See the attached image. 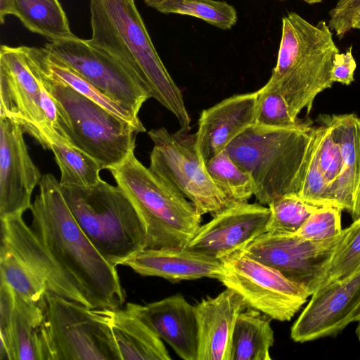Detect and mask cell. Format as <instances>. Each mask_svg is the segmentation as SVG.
Returning <instances> with one entry per match:
<instances>
[{
    "instance_id": "9c48e42d",
    "label": "cell",
    "mask_w": 360,
    "mask_h": 360,
    "mask_svg": "<svg viewBox=\"0 0 360 360\" xmlns=\"http://www.w3.org/2000/svg\"><path fill=\"white\" fill-rule=\"evenodd\" d=\"M148 134L153 142L149 169L191 201L200 215H212L235 204L210 177L198 152L195 134L160 127Z\"/></svg>"
},
{
    "instance_id": "7402d4cb",
    "label": "cell",
    "mask_w": 360,
    "mask_h": 360,
    "mask_svg": "<svg viewBox=\"0 0 360 360\" xmlns=\"http://www.w3.org/2000/svg\"><path fill=\"white\" fill-rule=\"evenodd\" d=\"M43 320L42 301L29 302L15 295L8 328L0 333V360H44Z\"/></svg>"
},
{
    "instance_id": "9a60e30c",
    "label": "cell",
    "mask_w": 360,
    "mask_h": 360,
    "mask_svg": "<svg viewBox=\"0 0 360 360\" xmlns=\"http://www.w3.org/2000/svg\"><path fill=\"white\" fill-rule=\"evenodd\" d=\"M212 216L209 222L200 226L186 248L221 259L244 249L267 232L271 211L260 203L244 202L233 204Z\"/></svg>"
},
{
    "instance_id": "4316f807",
    "label": "cell",
    "mask_w": 360,
    "mask_h": 360,
    "mask_svg": "<svg viewBox=\"0 0 360 360\" xmlns=\"http://www.w3.org/2000/svg\"><path fill=\"white\" fill-rule=\"evenodd\" d=\"M312 148L321 171L332 195L335 207L347 212V205L342 189L344 161L338 143L330 128L325 124L314 126Z\"/></svg>"
},
{
    "instance_id": "d4e9b609",
    "label": "cell",
    "mask_w": 360,
    "mask_h": 360,
    "mask_svg": "<svg viewBox=\"0 0 360 360\" xmlns=\"http://www.w3.org/2000/svg\"><path fill=\"white\" fill-rule=\"evenodd\" d=\"M271 318L261 311L247 307L241 311L233 328L230 360H271L274 345Z\"/></svg>"
},
{
    "instance_id": "f546056e",
    "label": "cell",
    "mask_w": 360,
    "mask_h": 360,
    "mask_svg": "<svg viewBox=\"0 0 360 360\" xmlns=\"http://www.w3.org/2000/svg\"><path fill=\"white\" fill-rule=\"evenodd\" d=\"M154 8L165 14L199 18L224 30L231 29L238 20L236 8L221 0H161Z\"/></svg>"
},
{
    "instance_id": "836d02e7",
    "label": "cell",
    "mask_w": 360,
    "mask_h": 360,
    "mask_svg": "<svg viewBox=\"0 0 360 360\" xmlns=\"http://www.w3.org/2000/svg\"><path fill=\"white\" fill-rule=\"evenodd\" d=\"M300 120L291 117L287 103L269 80L256 91L255 124L267 127H287Z\"/></svg>"
},
{
    "instance_id": "f35d334b",
    "label": "cell",
    "mask_w": 360,
    "mask_h": 360,
    "mask_svg": "<svg viewBox=\"0 0 360 360\" xmlns=\"http://www.w3.org/2000/svg\"><path fill=\"white\" fill-rule=\"evenodd\" d=\"M13 0H0V22L4 24L8 15H13Z\"/></svg>"
},
{
    "instance_id": "52a82bcc",
    "label": "cell",
    "mask_w": 360,
    "mask_h": 360,
    "mask_svg": "<svg viewBox=\"0 0 360 360\" xmlns=\"http://www.w3.org/2000/svg\"><path fill=\"white\" fill-rule=\"evenodd\" d=\"M28 60L53 97L60 131L70 145L94 158L102 169L120 163L134 151L140 133L136 127Z\"/></svg>"
},
{
    "instance_id": "2e32d148",
    "label": "cell",
    "mask_w": 360,
    "mask_h": 360,
    "mask_svg": "<svg viewBox=\"0 0 360 360\" xmlns=\"http://www.w3.org/2000/svg\"><path fill=\"white\" fill-rule=\"evenodd\" d=\"M23 132L18 122L0 117V219L30 210L32 192L42 177Z\"/></svg>"
},
{
    "instance_id": "277c9868",
    "label": "cell",
    "mask_w": 360,
    "mask_h": 360,
    "mask_svg": "<svg viewBox=\"0 0 360 360\" xmlns=\"http://www.w3.org/2000/svg\"><path fill=\"white\" fill-rule=\"evenodd\" d=\"M340 53L324 20L314 25L295 12L282 18L277 61L269 81L284 97L293 120L305 108L308 115L316 96L331 88V69Z\"/></svg>"
},
{
    "instance_id": "b9f144b4",
    "label": "cell",
    "mask_w": 360,
    "mask_h": 360,
    "mask_svg": "<svg viewBox=\"0 0 360 360\" xmlns=\"http://www.w3.org/2000/svg\"><path fill=\"white\" fill-rule=\"evenodd\" d=\"M309 4H316V3H320L321 2L322 0H302Z\"/></svg>"
},
{
    "instance_id": "d590c367",
    "label": "cell",
    "mask_w": 360,
    "mask_h": 360,
    "mask_svg": "<svg viewBox=\"0 0 360 360\" xmlns=\"http://www.w3.org/2000/svg\"><path fill=\"white\" fill-rule=\"evenodd\" d=\"M341 210L334 207L316 210L294 234L311 240H323L341 233Z\"/></svg>"
},
{
    "instance_id": "d6986e66",
    "label": "cell",
    "mask_w": 360,
    "mask_h": 360,
    "mask_svg": "<svg viewBox=\"0 0 360 360\" xmlns=\"http://www.w3.org/2000/svg\"><path fill=\"white\" fill-rule=\"evenodd\" d=\"M123 266L143 276H156L171 281L210 278L220 280L221 259L191 251L186 248H145L127 260Z\"/></svg>"
},
{
    "instance_id": "e575fe53",
    "label": "cell",
    "mask_w": 360,
    "mask_h": 360,
    "mask_svg": "<svg viewBox=\"0 0 360 360\" xmlns=\"http://www.w3.org/2000/svg\"><path fill=\"white\" fill-rule=\"evenodd\" d=\"M298 195L307 203L317 207H335L327 181L321 171L313 151L312 139Z\"/></svg>"
},
{
    "instance_id": "4dcf8cb0",
    "label": "cell",
    "mask_w": 360,
    "mask_h": 360,
    "mask_svg": "<svg viewBox=\"0 0 360 360\" xmlns=\"http://www.w3.org/2000/svg\"><path fill=\"white\" fill-rule=\"evenodd\" d=\"M205 167L213 181L232 202H248L254 195L252 176L233 162L226 150L210 160Z\"/></svg>"
},
{
    "instance_id": "8d00e7d4",
    "label": "cell",
    "mask_w": 360,
    "mask_h": 360,
    "mask_svg": "<svg viewBox=\"0 0 360 360\" xmlns=\"http://www.w3.org/2000/svg\"><path fill=\"white\" fill-rule=\"evenodd\" d=\"M360 12V0H338L329 12L328 25L341 39L352 27V21Z\"/></svg>"
},
{
    "instance_id": "f1b7e54d",
    "label": "cell",
    "mask_w": 360,
    "mask_h": 360,
    "mask_svg": "<svg viewBox=\"0 0 360 360\" xmlns=\"http://www.w3.org/2000/svg\"><path fill=\"white\" fill-rule=\"evenodd\" d=\"M60 171V185L91 186L101 179L98 162L82 150L64 142L51 143L49 148Z\"/></svg>"
},
{
    "instance_id": "5b68a950",
    "label": "cell",
    "mask_w": 360,
    "mask_h": 360,
    "mask_svg": "<svg viewBox=\"0 0 360 360\" xmlns=\"http://www.w3.org/2000/svg\"><path fill=\"white\" fill-rule=\"evenodd\" d=\"M77 224L102 257L117 266L147 248L144 224L118 186L101 179L91 186L60 185Z\"/></svg>"
},
{
    "instance_id": "484cf974",
    "label": "cell",
    "mask_w": 360,
    "mask_h": 360,
    "mask_svg": "<svg viewBox=\"0 0 360 360\" xmlns=\"http://www.w3.org/2000/svg\"><path fill=\"white\" fill-rule=\"evenodd\" d=\"M13 15L28 30L49 41L76 37L58 0H13Z\"/></svg>"
},
{
    "instance_id": "4fadbf2b",
    "label": "cell",
    "mask_w": 360,
    "mask_h": 360,
    "mask_svg": "<svg viewBox=\"0 0 360 360\" xmlns=\"http://www.w3.org/2000/svg\"><path fill=\"white\" fill-rule=\"evenodd\" d=\"M40 82L32 70L25 46L0 49V117L18 122L25 132L47 149L62 136L48 127L41 108Z\"/></svg>"
},
{
    "instance_id": "603a6c76",
    "label": "cell",
    "mask_w": 360,
    "mask_h": 360,
    "mask_svg": "<svg viewBox=\"0 0 360 360\" xmlns=\"http://www.w3.org/2000/svg\"><path fill=\"white\" fill-rule=\"evenodd\" d=\"M317 122L328 126L344 161L342 189L354 221L360 218V117L354 113L319 115Z\"/></svg>"
},
{
    "instance_id": "44dd1931",
    "label": "cell",
    "mask_w": 360,
    "mask_h": 360,
    "mask_svg": "<svg viewBox=\"0 0 360 360\" xmlns=\"http://www.w3.org/2000/svg\"><path fill=\"white\" fill-rule=\"evenodd\" d=\"M110 328L120 360H170L163 340L146 317L143 305L129 302L110 310Z\"/></svg>"
},
{
    "instance_id": "8fae6325",
    "label": "cell",
    "mask_w": 360,
    "mask_h": 360,
    "mask_svg": "<svg viewBox=\"0 0 360 360\" xmlns=\"http://www.w3.org/2000/svg\"><path fill=\"white\" fill-rule=\"evenodd\" d=\"M44 47L107 97L136 117L150 98L135 75L117 58L77 37L52 41Z\"/></svg>"
},
{
    "instance_id": "cb8c5ba5",
    "label": "cell",
    "mask_w": 360,
    "mask_h": 360,
    "mask_svg": "<svg viewBox=\"0 0 360 360\" xmlns=\"http://www.w3.org/2000/svg\"><path fill=\"white\" fill-rule=\"evenodd\" d=\"M25 49L30 60L39 70L69 85L118 117L132 124L140 132L146 131V129L139 117H134L117 103L107 97L75 70L51 53L44 46H25Z\"/></svg>"
},
{
    "instance_id": "7c38bea8",
    "label": "cell",
    "mask_w": 360,
    "mask_h": 360,
    "mask_svg": "<svg viewBox=\"0 0 360 360\" xmlns=\"http://www.w3.org/2000/svg\"><path fill=\"white\" fill-rule=\"evenodd\" d=\"M347 231L348 227L339 235L323 240L267 231L243 250L252 259L276 269L288 280L304 285L311 295L319 288L336 248Z\"/></svg>"
},
{
    "instance_id": "1f68e13d",
    "label": "cell",
    "mask_w": 360,
    "mask_h": 360,
    "mask_svg": "<svg viewBox=\"0 0 360 360\" xmlns=\"http://www.w3.org/2000/svg\"><path fill=\"white\" fill-rule=\"evenodd\" d=\"M271 217L267 231L292 234L319 207L304 201L297 194L284 195L268 205Z\"/></svg>"
},
{
    "instance_id": "ba28073f",
    "label": "cell",
    "mask_w": 360,
    "mask_h": 360,
    "mask_svg": "<svg viewBox=\"0 0 360 360\" xmlns=\"http://www.w3.org/2000/svg\"><path fill=\"white\" fill-rule=\"evenodd\" d=\"M42 308L44 360H120L110 310L91 308L49 292Z\"/></svg>"
},
{
    "instance_id": "83f0119b",
    "label": "cell",
    "mask_w": 360,
    "mask_h": 360,
    "mask_svg": "<svg viewBox=\"0 0 360 360\" xmlns=\"http://www.w3.org/2000/svg\"><path fill=\"white\" fill-rule=\"evenodd\" d=\"M0 273L1 281L8 284L14 293L25 301L39 304L47 292L45 283L32 268L1 243Z\"/></svg>"
},
{
    "instance_id": "74e56055",
    "label": "cell",
    "mask_w": 360,
    "mask_h": 360,
    "mask_svg": "<svg viewBox=\"0 0 360 360\" xmlns=\"http://www.w3.org/2000/svg\"><path fill=\"white\" fill-rule=\"evenodd\" d=\"M352 51V46H350L345 53L335 55L331 69L333 82L349 85L354 82L356 64Z\"/></svg>"
},
{
    "instance_id": "30bf717a",
    "label": "cell",
    "mask_w": 360,
    "mask_h": 360,
    "mask_svg": "<svg viewBox=\"0 0 360 360\" xmlns=\"http://www.w3.org/2000/svg\"><path fill=\"white\" fill-rule=\"evenodd\" d=\"M221 259L223 274L219 281L237 292L248 307L271 319L290 321L311 295L304 285L288 280L276 269L249 257L243 250Z\"/></svg>"
},
{
    "instance_id": "ab89813d",
    "label": "cell",
    "mask_w": 360,
    "mask_h": 360,
    "mask_svg": "<svg viewBox=\"0 0 360 360\" xmlns=\"http://www.w3.org/2000/svg\"><path fill=\"white\" fill-rule=\"evenodd\" d=\"M352 29L360 30V12L354 18L352 21Z\"/></svg>"
},
{
    "instance_id": "8992f818",
    "label": "cell",
    "mask_w": 360,
    "mask_h": 360,
    "mask_svg": "<svg viewBox=\"0 0 360 360\" xmlns=\"http://www.w3.org/2000/svg\"><path fill=\"white\" fill-rule=\"evenodd\" d=\"M146 229L147 248H186L201 226L193 204L146 167L131 152L108 169Z\"/></svg>"
},
{
    "instance_id": "e0dca14e",
    "label": "cell",
    "mask_w": 360,
    "mask_h": 360,
    "mask_svg": "<svg viewBox=\"0 0 360 360\" xmlns=\"http://www.w3.org/2000/svg\"><path fill=\"white\" fill-rule=\"evenodd\" d=\"M255 103L256 91L236 94L201 112L195 134L205 164L255 124Z\"/></svg>"
},
{
    "instance_id": "7a4b0ae2",
    "label": "cell",
    "mask_w": 360,
    "mask_h": 360,
    "mask_svg": "<svg viewBox=\"0 0 360 360\" xmlns=\"http://www.w3.org/2000/svg\"><path fill=\"white\" fill-rule=\"evenodd\" d=\"M89 42L120 61L141 82L150 98L190 132L191 119L181 91L159 56L135 0H90Z\"/></svg>"
},
{
    "instance_id": "3957f363",
    "label": "cell",
    "mask_w": 360,
    "mask_h": 360,
    "mask_svg": "<svg viewBox=\"0 0 360 360\" xmlns=\"http://www.w3.org/2000/svg\"><path fill=\"white\" fill-rule=\"evenodd\" d=\"M314 125L300 120L287 127L253 124L225 149L233 162L252 176L262 205L300 192Z\"/></svg>"
},
{
    "instance_id": "ac0fdd59",
    "label": "cell",
    "mask_w": 360,
    "mask_h": 360,
    "mask_svg": "<svg viewBox=\"0 0 360 360\" xmlns=\"http://www.w3.org/2000/svg\"><path fill=\"white\" fill-rule=\"evenodd\" d=\"M247 307L243 298L227 288L217 296L204 298L195 305L198 360H230L235 323Z\"/></svg>"
},
{
    "instance_id": "d6a6232c",
    "label": "cell",
    "mask_w": 360,
    "mask_h": 360,
    "mask_svg": "<svg viewBox=\"0 0 360 360\" xmlns=\"http://www.w3.org/2000/svg\"><path fill=\"white\" fill-rule=\"evenodd\" d=\"M359 268L360 218L354 221L348 227L345 237L333 253L319 288L342 280L354 274Z\"/></svg>"
},
{
    "instance_id": "60d3db41",
    "label": "cell",
    "mask_w": 360,
    "mask_h": 360,
    "mask_svg": "<svg viewBox=\"0 0 360 360\" xmlns=\"http://www.w3.org/2000/svg\"><path fill=\"white\" fill-rule=\"evenodd\" d=\"M161 0H143V1L146 4V6L155 8V6Z\"/></svg>"
},
{
    "instance_id": "ffe728a7",
    "label": "cell",
    "mask_w": 360,
    "mask_h": 360,
    "mask_svg": "<svg viewBox=\"0 0 360 360\" xmlns=\"http://www.w3.org/2000/svg\"><path fill=\"white\" fill-rule=\"evenodd\" d=\"M158 336L184 360H198V327L195 305L179 294L143 305Z\"/></svg>"
},
{
    "instance_id": "6da1fadb",
    "label": "cell",
    "mask_w": 360,
    "mask_h": 360,
    "mask_svg": "<svg viewBox=\"0 0 360 360\" xmlns=\"http://www.w3.org/2000/svg\"><path fill=\"white\" fill-rule=\"evenodd\" d=\"M39 186L30 208V226L57 272L65 298L94 309L123 307L126 294L116 266L102 257L77 224L59 181L48 173Z\"/></svg>"
},
{
    "instance_id": "5bb4252c",
    "label": "cell",
    "mask_w": 360,
    "mask_h": 360,
    "mask_svg": "<svg viewBox=\"0 0 360 360\" xmlns=\"http://www.w3.org/2000/svg\"><path fill=\"white\" fill-rule=\"evenodd\" d=\"M360 321V268L349 276L316 290L291 328V338L304 342L335 336Z\"/></svg>"
}]
</instances>
